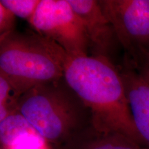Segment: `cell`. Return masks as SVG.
Returning <instances> with one entry per match:
<instances>
[{
    "mask_svg": "<svg viewBox=\"0 0 149 149\" xmlns=\"http://www.w3.org/2000/svg\"><path fill=\"white\" fill-rule=\"evenodd\" d=\"M40 0H1L0 4L10 15L28 22L33 17Z\"/></svg>",
    "mask_w": 149,
    "mask_h": 149,
    "instance_id": "11",
    "label": "cell"
},
{
    "mask_svg": "<svg viewBox=\"0 0 149 149\" xmlns=\"http://www.w3.org/2000/svg\"><path fill=\"white\" fill-rule=\"evenodd\" d=\"M124 51V61L135 69L149 62V0H99Z\"/></svg>",
    "mask_w": 149,
    "mask_h": 149,
    "instance_id": "4",
    "label": "cell"
},
{
    "mask_svg": "<svg viewBox=\"0 0 149 149\" xmlns=\"http://www.w3.org/2000/svg\"><path fill=\"white\" fill-rule=\"evenodd\" d=\"M137 131L149 147V83L139 72L124 61L117 66Z\"/></svg>",
    "mask_w": 149,
    "mask_h": 149,
    "instance_id": "7",
    "label": "cell"
},
{
    "mask_svg": "<svg viewBox=\"0 0 149 149\" xmlns=\"http://www.w3.org/2000/svg\"><path fill=\"white\" fill-rule=\"evenodd\" d=\"M60 149H149L125 135L100 133L90 126Z\"/></svg>",
    "mask_w": 149,
    "mask_h": 149,
    "instance_id": "9",
    "label": "cell"
},
{
    "mask_svg": "<svg viewBox=\"0 0 149 149\" xmlns=\"http://www.w3.org/2000/svg\"><path fill=\"white\" fill-rule=\"evenodd\" d=\"M19 97L10 81L0 73V123L15 111Z\"/></svg>",
    "mask_w": 149,
    "mask_h": 149,
    "instance_id": "10",
    "label": "cell"
},
{
    "mask_svg": "<svg viewBox=\"0 0 149 149\" xmlns=\"http://www.w3.org/2000/svg\"><path fill=\"white\" fill-rule=\"evenodd\" d=\"M0 146L2 149H55L17 110L0 123Z\"/></svg>",
    "mask_w": 149,
    "mask_h": 149,
    "instance_id": "8",
    "label": "cell"
},
{
    "mask_svg": "<svg viewBox=\"0 0 149 149\" xmlns=\"http://www.w3.org/2000/svg\"><path fill=\"white\" fill-rule=\"evenodd\" d=\"M149 66V62H148V65H147V66ZM145 67V66H144ZM143 68H144V67H143Z\"/></svg>",
    "mask_w": 149,
    "mask_h": 149,
    "instance_id": "13",
    "label": "cell"
},
{
    "mask_svg": "<svg viewBox=\"0 0 149 149\" xmlns=\"http://www.w3.org/2000/svg\"><path fill=\"white\" fill-rule=\"evenodd\" d=\"M16 110L55 149L63 148L91 125L90 111L64 77L22 94Z\"/></svg>",
    "mask_w": 149,
    "mask_h": 149,
    "instance_id": "2",
    "label": "cell"
},
{
    "mask_svg": "<svg viewBox=\"0 0 149 149\" xmlns=\"http://www.w3.org/2000/svg\"><path fill=\"white\" fill-rule=\"evenodd\" d=\"M136 70L142 76V77L149 83V66H145L144 68Z\"/></svg>",
    "mask_w": 149,
    "mask_h": 149,
    "instance_id": "12",
    "label": "cell"
},
{
    "mask_svg": "<svg viewBox=\"0 0 149 149\" xmlns=\"http://www.w3.org/2000/svg\"><path fill=\"white\" fill-rule=\"evenodd\" d=\"M29 23L37 34L55 43L68 55H89L83 25L68 0H40Z\"/></svg>",
    "mask_w": 149,
    "mask_h": 149,
    "instance_id": "5",
    "label": "cell"
},
{
    "mask_svg": "<svg viewBox=\"0 0 149 149\" xmlns=\"http://www.w3.org/2000/svg\"><path fill=\"white\" fill-rule=\"evenodd\" d=\"M64 78L88 108L95 130L121 134L148 146L136 128L117 66L101 57L68 55Z\"/></svg>",
    "mask_w": 149,
    "mask_h": 149,
    "instance_id": "1",
    "label": "cell"
},
{
    "mask_svg": "<svg viewBox=\"0 0 149 149\" xmlns=\"http://www.w3.org/2000/svg\"><path fill=\"white\" fill-rule=\"evenodd\" d=\"M0 149H2V148H1V146H0Z\"/></svg>",
    "mask_w": 149,
    "mask_h": 149,
    "instance_id": "14",
    "label": "cell"
},
{
    "mask_svg": "<svg viewBox=\"0 0 149 149\" xmlns=\"http://www.w3.org/2000/svg\"><path fill=\"white\" fill-rule=\"evenodd\" d=\"M82 24L88 42L90 55L109 59L120 46L114 29L97 0H68Z\"/></svg>",
    "mask_w": 149,
    "mask_h": 149,
    "instance_id": "6",
    "label": "cell"
},
{
    "mask_svg": "<svg viewBox=\"0 0 149 149\" xmlns=\"http://www.w3.org/2000/svg\"><path fill=\"white\" fill-rule=\"evenodd\" d=\"M68 56L55 43L37 33L10 31L0 37V73L19 96L64 77Z\"/></svg>",
    "mask_w": 149,
    "mask_h": 149,
    "instance_id": "3",
    "label": "cell"
}]
</instances>
